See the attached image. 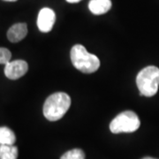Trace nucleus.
Here are the masks:
<instances>
[{
	"label": "nucleus",
	"mask_w": 159,
	"mask_h": 159,
	"mask_svg": "<svg viewBox=\"0 0 159 159\" xmlns=\"http://www.w3.org/2000/svg\"><path fill=\"white\" fill-rule=\"evenodd\" d=\"M71 105V98L66 93L57 92L46 99L43 105V115L50 121H57L62 118Z\"/></svg>",
	"instance_id": "nucleus-1"
},
{
	"label": "nucleus",
	"mask_w": 159,
	"mask_h": 159,
	"mask_svg": "<svg viewBox=\"0 0 159 159\" xmlns=\"http://www.w3.org/2000/svg\"><path fill=\"white\" fill-rule=\"evenodd\" d=\"M71 60L76 69L83 74H92L100 67L99 58L91 54L81 44L74 45L71 50Z\"/></svg>",
	"instance_id": "nucleus-2"
},
{
	"label": "nucleus",
	"mask_w": 159,
	"mask_h": 159,
	"mask_svg": "<svg viewBox=\"0 0 159 159\" xmlns=\"http://www.w3.org/2000/svg\"><path fill=\"white\" fill-rule=\"evenodd\" d=\"M136 84L140 94L144 97H153L159 87V68L149 66L143 68L137 74Z\"/></svg>",
	"instance_id": "nucleus-3"
},
{
	"label": "nucleus",
	"mask_w": 159,
	"mask_h": 159,
	"mask_svg": "<svg viewBox=\"0 0 159 159\" xmlns=\"http://www.w3.org/2000/svg\"><path fill=\"white\" fill-rule=\"evenodd\" d=\"M141 121L137 114L132 111H125L116 116L110 124V130L113 134L133 133L140 127Z\"/></svg>",
	"instance_id": "nucleus-4"
},
{
	"label": "nucleus",
	"mask_w": 159,
	"mask_h": 159,
	"mask_svg": "<svg viewBox=\"0 0 159 159\" xmlns=\"http://www.w3.org/2000/svg\"><path fill=\"white\" fill-rule=\"evenodd\" d=\"M29 70V65L24 60H13L6 65L5 74L10 80H17L24 76Z\"/></svg>",
	"instance_id": "nucleus-5"
},
{
	"label": "nucleus",
	"mask_w": 159,
	"mask_h": 159,
	"mask_svg": "<svg viewBox=\"0 0 159 159\" xmlns=\"http://www.w3.org/2000/svg\"><path fill=\"white\" fill-rule=\"evenodd\" d=\"M56 20V14L51 8H43L39 11L37 18V27L41 32L48 33L50 32Z\"/></svg>",
	"instance_id": "nucleus-6"
},
{
	"label": "nucleus",
	"mask_w": 159,
	"mask_h": 159,
	"mask_svg": "<svg viewBox=\"0 0 159 159\" xmlns=\"http://www.w3.org/2000/svg\"><path fill=\"white\" fill-rule=\"evenodd\" d=\"M28 27L26 23H16L7 31V38L11 43H18L26 37Z\"/></svg>",
	"instance_id": "nucleus-7"
},
{
	"label": "nucleus",
	"mask_w": 159,
	"mask_h": 159,
	"mask_svg": "<svg viewBox=\"0 0 159 159\" xmlns=\"http://www.w3.org/2000/svg\"><path fill=\"white\" fill-rule=\"evenodd\" d=\"M89 8L93 14L101 15L104 14L111 8V0H90Z\"/></svg>",
	"instance_id": "nucleus-8"
},
{
	"label": "nucleus",
	"mask_w": 159,
	"mask_h": 159,
	"mask_svg": "<svg viewBox=\"0 0 159 159\" xmlns=\"http://www.w3.org/2000/svg\"><path fill=\"white\" fill-rule=\"evenodd\" d=\"M16 136L14 133L6 126L0 127V145H14Z\"/></svg>",
	"instance_id": "nucleus-9"
},
{
	"label": "nucleus",
	"mask_w": 159,
	"mask_h": 159,
	"mask_svg": "<svg viewBox=\"0 0 159 159\" xmlns=\"http://www.w3.org/2000/svg\"><path fill=\"white\" fill-rule=\"evenodd\" d=\"M18 148L14 145H0V159H17Z\"/></svg>",
	"instance_id": "nucleus-10"
},
{
	"label": "nucleus",
	"mask_w": 159,
	"mask_h": 159,
	"mask_svg": "<svg viewBox=\"0 0 159 159\" xmlns=\"http://www.w3.org/2000/svg\"><path fill=\"white\" fill-rule=\"evenodd\" d=\"M60 159H85V153L80 148H74L63 154Z\"/></svg>",
	"instance_id": "nucleus-11"
},
{
	"label": "nucleus",
	"mask_w": 159,
	"mask_h": 159,
	"mask_svg": "<svg viewBox=\"0 0 159 159\" xmlns=\"http://www.w3.org/2000/svg\"><path fill=\"white\" fill-rule=\"evenodd\" d=\"M11 57V51L6 48H0V64L6 65L10 62Z\"/></svg>",
	"instance_id": "nucleus-12"
},
{
	"label": "nucleus",
	"mask_w": 159,
	"mask_h": 159,
	"mask_svg": "<svg viewBox=\"0 0 159 159\" xmlns=\"http://www.w3.org/2000/svg\"><path fill=\"white\" fill-rule=\"evenodd\" d=\"M80 1H81V0H66V2L72 3V4H74V3H78Z\"/></svg>",
	"instance_id": "nucleus-13"
},
{
	"label": "nucleus",
	"mask_w": 159,
	"mask_h": 159,
	"mask_svg": "<svg viewBox=\"0 0 159 159\" xmlns=\"http://www.w3.org/2000/svg\"><path fill=\"white\" fill-rule=\"evenodd\" d=\"M142 159H157V158H153V157H143Z\"/></svg>",
	"instance_id": "nucleus-14"
},
{
	"label": "nucleus",
	"mask_w": 159,
	"mask_h": 159,
	"mask_svg": "<svg viewBox=\"0 0 159 159\" xmlns=\"http://www.w3.org/2000/svg\"><path fill=\"white\" fill-rule=\"evenodd\" d=\"M4 1H7V2H15L17 0H4Z\"/></svg>",
	"instance_id": "nucleus-15"
}]
</instances>
